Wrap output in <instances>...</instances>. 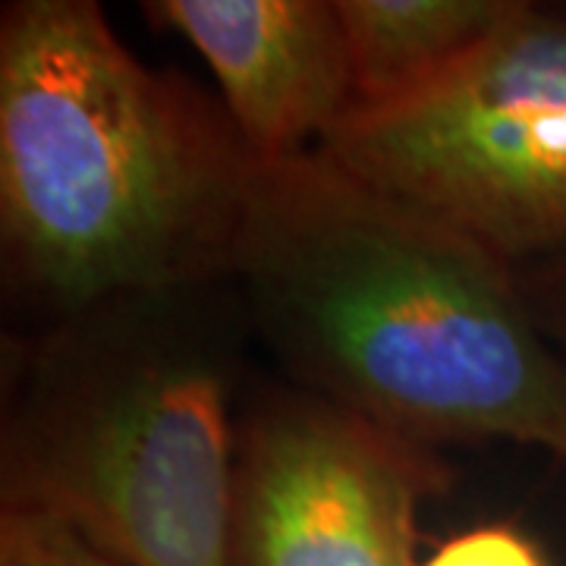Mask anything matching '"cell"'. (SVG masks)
Instances as JSON below:
<instances>
[{"instance_id":"cell-1","label":"cell","mask_w":566,"mask_h":566,"mask_svg":"<svg viewBox=\"0 0 566 566\" xmlns=\"http://www.w3.org/2000/svg\"><path fill=\"white\" fill-rule=\"evenodd\" d=\"M230 281L300 390L431 450L566 460V356L520 264L322 151L255 161Z\"/></svg>"},{"instance_id":"cell-2","label":"cell","mask_w":566,"mask_h":566,"mask_svg":"<svg viewBox=\"0 0 566 566\" xmlns=\"http://www.w3.org/2000/svg\"><path fill=\"white\" fill-rule=\"evenodd\" d=\"M252 167L223 104L142 63L95 0L3 7V274L44 324L230 281Z\"/></svg>"},{"instance_id":"cell-3","label":"cell","mask_w":566,"mask_h":566,"mask_svg":"<svg viewBox=\"0 0 566 566\" xmlns=\"http://www.w3.org/2000/svg\"><path fill=\"white\" fill-rule=\"evenodd\" d=\"M249 334L233 281L44 324L7 368L3 506L57 520L120 566H230Z\"/></svg>"},{"instance_id":"cell-4","label":"cell","mask_w":566,"mask_h":566,"mask_svg":"<svg viewBox=\"0 0 566 566\" xmlns=\"http://www.w3.org/2000/svg\"><path fill=\"white\" fill-rule=\"evenodd\" d=\"M359 180L453 223L501 259L566 252V13L535 3L381 107H356L315 148Z\"/></svg>"},{"instance_id":"cell-5","label":"cell","mask_w":566,"mask_h":566,"mask_svg":"<svg viewBox=\"0 0 566 566\" xmlns=\"http://www.w3.org/2000/svg\"><path fill=\"white\" fill-rule=\"evenodd\" d=\"M450 485L441 450L300 390L243 397L230 566H419V510Z\"/></svg>"},{"instance_id":"cell-6","label":"cell","mask_w":566,"mask_h":566,"mask_svg":"<svg viewBox=\"0 0 566 566\" xmlns=\"http://www.w3.org/2000/svg\"><path fill=\"white\" fill-rule=\"evenodd\" d=\"M142 10L199 51L255 161L315 151L353 107L337 0H151Z\"/></svg>"},{"instance_id":"cell-7","label":"cell","mask_w":566,"mask_h":566,"mask_svg":"<svg viewBox=\"0 0 566 566\" xmlns=\"http://www.w3.org/2000/svg\"><path fill=\"white\" fill-rule=\"evenodd\" d=\"M520 0H337L344 22L353 107H381L482 48Z\"/></svg>"},{"instance_id":"cell-8","label":"cell","mask_w":566,"mask_h":566,"mask_svg":"<svg viewBox=\"0 0 566 566\" xmlns=\"http://www.w3.org/2000/svg\"><path fill=\"white\" fill-rule=\"evenodd\" d=\"M0 566H120L82 535L32 510H0Z\"/></svg>"},{"instance_id":"cell-9","label":"cell","mask_w":566,"mask_h":566,"mask_svg":"<svg viewBox=\"0 0 566 566\" xmlns=\"http://www.w3.org/2000/svg\"><path fill=\"white\" fill-rule=\"evenodd\" d=\"M419 566H551V560L520 526L485 523L444 538Z\"/></svg>"},{"instance_id":"cell-10","label":"cell","mask_w":566,"mask_h":566,"mask_svg":"<svg viewBox=\"0 0 566 566\" xmlns=\"http://www.w3.org/2000/svg\"><path fill=\"white\" fill-rule=\"evenodd\" d=\"M520 283L538 327L566 356V252L520 264Z\"/></svg>"}]
</instances>
